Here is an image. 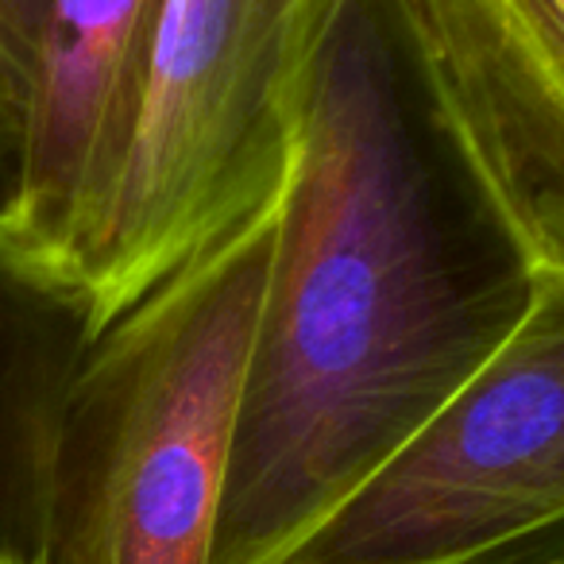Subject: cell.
<instances>
[{
    "mask_svg": "<svg viewBox=\"0 0 564 564\" xmlns=\"http://www.w3.org/2000/svg\"><path fill=\"white\" fill-rule=\"evenodd\" d=\"M399 0H352L306 112L213 564H279L502 348L533 282L456 240Z\"/></svg>",
    "mask_w": 564,
    "mask_h": 564,
    "instance_id": "6da1fadb",
    "label": "cell"
},
{
    "mask_svg": "<svg viewBox=\"0 0 564 564\" xmlns=\"http://www.w3.org/2000/svg\"><path fill=\"white\" fill-rule=\"evenodd\" d=\"M282 202L82 345L32 453L40 564H213Z\"/></svg>",
    "mask_w": 564,
    "mask_h": 564,
    "instance_id": "7a4b0ae2",
    "label": "cell"
},
{
    "mask_svg": "<svg viewBox=\"0 0 564 564\" xmlns=\"http://www.w3.org/2000/svg\"><path fill=\"white\" fill-rule=\"evenodd\" d=\"M352 0H163L117 186L74 259L82 345L291 186Z\"/></svg>",
    "mask_w": 564,
    "mask_h": 564,
    "instance_id": "3957f363",
    "label": "cell"
},
{
    "mask_svg": "<svg viewBox=\"0 0 564 564\" xmlns=\"http://www.w3.org/2000/svg\"><path fill=\"white\" fill-rule=\"evenodd\" d=\"M279 564H564V291Z\"/></svg>",
    "mask_w": 564,
    "mask_h": 564,
    "instance_id": "277c9868",
    "label": "cell"
},
{
    "mask_svg": "<svg viewBox=\"0 0 564 564\" xmlns=\"http://www.w3.org/2000/svg\"><path fill=\"white\" fill-rule=\"evenodd\" d=\"M425 120L491 236L564 291V0H399Z\"/></svg>",
    "mask_w": 564,
    "mask_h": 564,
    "instance_id": "5b68a950",
    "label": "cell"
},
{
    "mask_svg": "<svg viewBox=\"0 0 564 564\" xmlns=\"http://www.w3.org/2000/svg\"><path fill=\"white\" fill-rule=\"evenodd\" d=\"M159 12L163 0H47L0 197V271L58 306L117 186Z\"/></svg>",
    "mask_w": 564,
    "mask_h": 564,
    "instance_id": "8992f818",
    "label": "cell"
},
{
    "mask_svg": "<svg viewBox=\"0 0 564 564\" xmlns=\"http://www.w3.org/2000/svg\"><path fill=\"white\" fill-rule=\"evenodd\" d=\"M43 17H47V0H0V82L17 97L20 112L28 109Z\"/></svg>",
    "mask_w": 564,
    "mask_h": 564,
    "instance_id": "52a82bcc",
    "label": "cell"
},
{
    "mask_svg": "<svg viewBox=\"0 0 564 564\" xmlns=\"http://www.w3.org/2000/svg\"><path fill=\"white\" fill-rule=\"evenodd\" d=\"M0 564H40V561H35V553L28 545H20V541H9V538H0Z\"/></svg>",
    "mask_w": 564,
    "mask_h": 564,
    "instance_id": "ba28073f",
    "label": "cell"
}]
</instances>
